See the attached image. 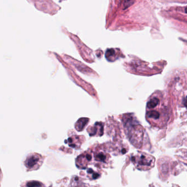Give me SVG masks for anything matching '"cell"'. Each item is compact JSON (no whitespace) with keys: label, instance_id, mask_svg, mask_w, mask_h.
Wrapping results in <instances>:
<instances>
[{"label":"cell","instance_id":"4","mask_svg":"<svg viewBox=\"0 0 187 187\" xmlns=\"http://www.w3.org/2000/svg\"><path fill=\"white\" fill-rule=\"evenodd\" d=\"M95 160L99 162L102 164L106 163L108 160L107 154L102 151H98L94 153Z\"/></svg>","mask_w":187,"mask_h":187},{"label":"cell","instance_id":"2","mask_svg":"<svg viewBox=\"0 0 187 187\" xmlns=\"http://www.w3.org/2000/svg\"><path fill=\"white\" fill-rule=\"evenodd\" d=\"M41 157L37 154H35L26 159L25 165L29 169H34L41 165Z\"/></svg>","mask_w":187,"mask_h":187},{"label":"cell","instance_id":"6","mask_svg":"<svg viewBox=\"0 0 187 187\" xmlns=\"http://www.w3.org/2000/svg\"><path fill=\"white\" fill-rule=\"evenodd\" d=\"M88 122V119L85 118H82L81 119L78 120V122L76 123L75 125V128L78 131H82L84 128L85 125H87V123Z\"/></svg>","mask_w":187,"mask_h":187},{"label":"cell","instance_id":"11","mask_svg":"<svg viewBox=\"0 0 187 187\" xmlns=\"http://www.w3.org/2000/svg\"><path fill=\"white\" fill-rule=\"evenodd\" d=\"M185 12L186 13H187V7L185 8Z\"/></svg>","mask_w":187,"mask_h":187},{"label":"cell","instance_id":"7","mask_svg":"<svg viewBox=\"0 0 187 187\" xmlns=\"http://www.w3.org/2000/svg\"><path fill=\"white\" fill-rule=\"evenodd\" d=\"M159 100L156 98H151L149 101H148L147 105V107L148 109H154L159 104Z\"/></svg>","mask_w":187,"mask_h":187},{"label":"cell","instance_id":"9","mask_svg":"<svg viewBox=\"0 0 187 187\" xmlns=\"http://www.w3.org/2000/svg\"><path fill=\"white\" fill-rule=\"evenodd\" d=\"M28 187H40L41 184L39 182L36 181H32L29 182L28 184H27Z\"/></svg>","mask_w":187,"mask_h":187},{"label":"cell","instance_id":"3","mask_svg":"<svg viewBox=\"0 0 187 187\" xmlns=\"http://www.w3.org/2000/svg\"><path fill=\"white\" fill-rule=\"evenodd\" d=\"M92 159V154L90 153H84L79 156L76 160V165L78 168L84 169L86 168L87 163L91 161Z\"/></svg>","mask_w":187,"mask_h":187},{"label":"cell","instance_id":"5","mask_svg":"<svg viewBox=\"0 0 187 187\" xmlns=\"http://www.w3.org/2000/svg\"><path fill=\"white\" fill-rule=\"evenodd\" d=\"M90 129V131H88V132H89V134L90 135H91V136H95L96 134H99V133H98V130L100 132L101 134L103 132V131H102L103 126H102V124H95V125L92 127V128Z\"/></svg>","mask_w":187,"mask_h":187},{"label":"cell","instance_id":"10","mask_svg":"<svg viewBox=\"0 0 187 187\" xmlns=\"http://www.w3.org/2000/svg\"><path fill=\"white\" fill-rule=\"evenodd\" d=\"M88 173L92 175V179H96L99 177V174L94 172V171L92 170V169H90L88 171Z\"/></svg>","mask_w":187,"mask_h":187},{"label":"cell","instance_id":"8","mask_svg":"<svg viewBox=\"0 0 187 187\" xmlns=\"http://www.w3.org/2000/svg\"><path fill=\"white\" fill-rule=\"evenodd\" d=\"M106 58L109 61H113L115 60V58H116V53L115 51L113 49H109L106 51Z\"/></svg>","mask_w":187,"mask_h":187},{"label":"cell","instance_id":"1","mask_svg":"<svg viewBox=\"0 0 187 187\" xmlns=\"http://www.w3.org/2000/svg\"><path fill=\"white\" fill-rule=\"evenodd\" d=\"M131 161L137 169L140 170H149L153 168L155 158L145 153H138L131 157Z\"/></svg>","mask_w":187,"mask_h":187}]
</instances>
